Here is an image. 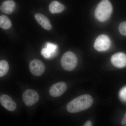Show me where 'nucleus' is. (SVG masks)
<instances>
[{
    "label": "nucleus",
    "instance_id": "1",
    "mask_svg": "<svg viewBox=\"0 0 126 126\" xmlns=\"http://www.w3.org/2000/svg\"><path fill=\"white\" fill-rule=\"evenodd\" d=\"M93 102V99L90 95L83 94L69 102L66 108L69 112L72 113L78 112L89 108Z\"/></svg>",
    "mask_w": 126,
    "mask_h": 126
},
{
    "label": "nucleus",
    "instance_id": "2",
    "mask_svg": "<svg viewBox=\"0 0 126 126\" xmlns=\"http://www.w3.org/2000/svg\"><path fill=\"white\" fill-rule=\"evenodd\" d=\"M112 11V5L109 0H102L96 7L94 16L99 22H104L110 18Z\"/></svg>",
    "mask_w": 126,
    "mask_h": 126
},
{
    "label": "nucleus",
    "instance_id": "3",
    "mask_svg": "<svg viewBox=\"0 0 126 126\" xmlns=\"http://www.w3.org/2000/svg\"><path fill=\"white\" fill-rule=\"evenodd\" d=\"M78 59L77 56L73 52H67L64 53L61 60V66L63 69L68 71H71L77 67Z\"/></svg>",
    "mask_w": 126,
    "mask_h": 126
},
{
    "label": "nucleus",
    "instance_id": "4",
    "mask_svg": "<svg viewBox=\"0 0 126 126\" xmlns=\"http://www.w3.org/2000/svg\"><path fill=\"white\" fill-rule=\"evenodd\" d=\"M111 41L109 37L106 35H99L96 39L94 47L97 51L103 52L107 50L111 46Z\"/></svg>",
    "mask_w": 126,
    "mask_h": 126
},
{
    "label": "nucleus",
    "instance_id": "5",
    "mask_svg": "<svg viewBox=\"0 0 126 126\" xmlns=\"http://www.w3.org/2000/svg\"><path fill=\"white\" fill-rule=\"evenodd\" d=\"M23 100L26 106H31L38 102L39 96L36 91L32 89H29L26 90L23 93Z\"/></svg>",
    "mask_w": 126,
    "mask_h": 126
},
{
    "label": "nucleus",
    "instance_id": "6",
    "mask_svg": "<svg viewBox=\"0 0 126 126\" xmlns=\"http://www.w3.org/2000/svg\"><path fill=\"white\" fill-rule=\"evenodd\" d=\"M58 46L55 44L47 43L41 50V54L46 59L53 58L58 54Z\"/></svg>",
    "mask_w": 126,
    "mask_h": 126
},
{
    "label": "nucleus",
    "instance_id": "7",
    "mask_svg": "<svg viewBox=\"0 0 126 126\" xmlns=\"http://www.w3.org/2000/svg\"><path fill=\"white\" fill-rule=\"evenodd\" d=\"M29 68L32 74L36 77H39L44 72L45 66L40 60L35 59L32 61L30 63Z\"/></svg>",
    "mask_w": 126,
    "mask_h": 126
},
{
    "label": "nucleus",
    "instance_id": "8",
    "mask_svg": "<svg viewBox=\"0 0 126 126\" xmlns=\"http://www.w3.org/2000/svg\"><path fill=\"white\" fill-rule=\"evenodd\" d=\"M67 85L64 82H60L53 84L50 88L49 94L54 97H59L63 94L67 89Z\"/></svg>",
    "mask_w": 126,
    "mask_h": 126
},
{
    "label": "nucleus",
    "instance_id": "9",
    "mask_svg": "<svg viewBox=\"0 0 126 126\" xmlns=\"http://www.w3.org/2000/svg\"><path fill=\"white\" fill-rule=\"evenodd\" d=\"M111 62L116 67L124 68L126 66V54L121 52L116 53L112 56Z\"/></svg>",
    "mask_w": 126,
    "mask_h": 126
},
{
    "label": "nucleus",
    "instance_id": "10",
    "mask_svg": "<svg viewBox=\"0 0 126 126\" xmlns=\"http://www.w3.org/2000/svg\"><path fill=\"white\" fill-rule=\"evenodd\" d=\"M0 102L2 106L9 111H12L16 109V104L8 95L1 94L0 97Z\"/></svg>",
    "mask_w": 126,
    "mask_h": 126
},
{
    "label": "nucleus",
    "instance_id": "11",
    "mask_svg": "<svg viewBox=\"0 0 126 126\" xmlns=\"http://www.w3.org/2000/svg\"><path fill=\"white\" fill-rule=\"evenodd\" d=\"M35 19L43 29L47 31H49L52 28L49 20L45 16L40 14H36L34 16Z\"/></svg>",
    "mask_w": 126,
    "mask_h": 126
},
{
    "label": "nucleus",
    "instance_id": "12",
    "mask_svg": "<svg viewBox=\"0 0 126 126\" xmlns=\"http://www.w3.org/2000/svg\"><path fill=\"white\" fill-rule=\"evenodd\" d=\"M16 6L15 2L13 0H7L2 2L0 9L5 14H11L15 11Z\"/></svg>",
    "mask_w": 126,
    "mask_h": 126
},
{
    "label": "nucleus",
    "instance_id": "13",
    "mask_svg": "<svg viewBox=\"0 0 126 126\" xmlns=\"http://www.w3.org/2000/svg\"><path fill=\"white\" fill-rule=\"evenodd\" d=\"M49 9L50 13L52 14L61 13L63 11L64 7L61 3L56 1H53L50 4Z\"/></svg>",
    "mask_w": 126,
    "mask_h": 126
},
{
    "label": "nucleus",
    "instance_id": "14",
    "mask_svg": "<svg viewBox=\"0 0 126 126\" xmlns=\"http://www.w3.org/2000/svg\"><path fill=\"white\" fill-rule=\"evenodd\" d=\"M12 24L10 20L5 15L0 16V27L4 30L9 29L12 27Z\"/></svg>",
    "mask_w": 126,
    "mask_h": 126
},
{
    "label": "nucleus",
    "instance_id": "15",
    "mask_svg": "<svg viewBox=\"0 0 126 126\" xmlns=\"http://www.w3.org/2000/svg\"><path fill=\"white\" fill-rule=\"evenodd\" d=\"M9 70V64L5 60L0 61V77L5 75Z\"/></svg>",
    "mask_w": 126,
    "mask_h": 126
},
{
    "label": "nucleus",
    "instance_id": "16",
    "mask_svg": "<svg viewBox=\"0 0 126 126\" xmlns=\"http://www.w3.org/2000/svg\"><path fill=\"white\" fill-rule=\"evenodd\" d=\"M118 30L122 35L126 36V21H123L120 24Z\"/></svg>",
    "mask_w": 126,
    "mask_h": 126
},
{
    "label": "nucleus",
    "instance_id": "17",
    "mask_svg": "<svg viewBox=\"0 0 126 126\" xmlns=\"http://www.w3.org/2000/svg\"><path fill=\"white\" fill-rule=\"evenodd\" d=\"M119 95L122 101L126 102V86L123 88L121 90Z\"/></svg>",
    "mask_w": 126,
    "mask_h": 126
},
{
    "label": "nucleus",
    "instance_id": "18",
    "mask_svg": "<svg viewBox=\"0 0 126 126\" xmlns=\"http://www.w3.org/2000/svg\"><path fill=\"white\" fill-rule=\"evenodd\" d=\"M122 126H126V113L123 118L122 121Z\"/></svg>",
    "mask_w": 126,
    "mask_h": 126
},
{
    "label": "nucleus",
    "instance_id": "19",
    "mask_svg": "<svg viewBox=\"0 0 126 126\" xmlns=\"http://www.w3.org/2000/svg\"><path fill=\"white\" fill-rule=\"evenodd\" d=\"M92 126V123L90 121H87L83 125L84 126Z\"/></svg>",
    "mask_w": 126,
    "mask_h": 126
}]
</instances>
